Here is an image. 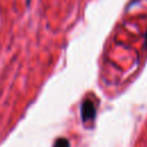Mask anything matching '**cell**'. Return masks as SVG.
Returning a JSON list of instances; mask_svg holds the SVG:
<instances>
[{"instance_id":"cell-1","label":"cell","mask_w":147,"mask_h":147,"mask_svg":"<svg viewBox=\"0 0 147 147\" xmlns=\"http://www.w3.org/2000/svg\"><path fill=\"white\" fill-rule=\"evenodd\" d=\"M96 115V109H95V105L92 100H85L82 103L80 107V116L84 122H88V121H93L95 118Z\"/></svg>"},{"instance_id":"cell-2","label":"cell","mask_w":147,"mask_h":147,"mask_svg":"<svg viewBox=\"0 0 147 147\" xmlns=\"http://www.w3.org/2000/svg\"><path fill=\"white\" fill-rule=\"evenodd\" d=\"M53 147H71L70 146V141L67 139V138H59L55 140Z\"/></svg>"},{"instance_id":"cell-3","label":"cell","mask_w":147,"mask_h":147,"mask_svg":"<svg viewBox=\"0 0 147 147\" xmlns=\"http://www.w3.org/2000/svg\"><path fill=\"white\" fill-rule=\"evenodd\" d=\"M144 45H145V48L147 49V30H146V33H145V42H144Z\"/></svg>"}]
</instances>
